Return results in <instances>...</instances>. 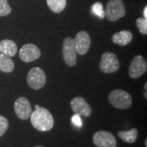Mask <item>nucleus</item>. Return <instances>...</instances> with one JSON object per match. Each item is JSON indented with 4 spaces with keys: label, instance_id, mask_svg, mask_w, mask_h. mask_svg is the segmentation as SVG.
Returning <instances> with one entry per match:
<instances>
[{
    "label": "nucleus",
    "instance_id": "obj_20",
    "mask_svg": "<svg viewBox=\"0 0 147 147\" xmlns=\"http://www.w3.org/2000/svg\"><path fill=\"white\" fill-rule=\"evenodd\" d=\"M11 12V8L7 0H0V16H5Z\"/></svg>",
    "mask_w": 147,
    "mask_h": 147
},
{
    "label": "nucleus",
    "instance_id": "obj_21",
    "mask_svg": "<svg viewBox=\"0 0 147 147\" xmlns=\"http://www.w3.org/2000/svg\"><path fill=\"white\" fill-rule=\"evenodd\" d=\"M8 126H9L8 120L4 116L0 115V137L5 133L8 128Z\"/></svg>",
    "mask_w": 147,
    "mask_h": 147
},
{
    "label": "nucleus",
    "instance_id": "obj_24",
    "mask_svg": "<svg viewBox=\"0 0 147 147\" xmlns=\"http://www.w3.org/2000/svg\"><path fill=\"white\" fill-rule=\"evenodd\" d=\"M145 146L147 147V139H146V140H145Z\"/></svg>",
    "mask_w": 147,
    "mask_h": 147
},
{
    "label": "nucleus",
    "instance_id": "obj_15",
    "mask_svg": "<svg viewBox=\"0 0 147 147\" xmlns=\"http://www.w3.org/2000/svg\"><path fill=\"white\" fill-rule=\"evenodd\" d=\"M138 136V130L133 127L128 131H119L118 132V137L127 143H134L137 141Z\"/></svg>",
    "mask_w": 147,
    "mask_h": 147
},
{
    "label": "nucleus",
    "instance_id": "obj_7",
    "mask_svg": "<svg viewBox=\"0 0 147 147\" xmlns=\"http://www.w3.org/2000/svg\"><path fill=\"white\" fill-rule=\"evenodd\" d=\"M92 141L96 147H116L117 142L115 136L107 131H98L95 132Z\"/></svg>",
    "mask_w": 147,
    "mask_h": 147
},
{
    "label": "nucleus",
    "instance_id": "obj_3",
    "mask_svg": "<svg viewBox=\"0 0 147 147\" xmlns=\"http://www.w3.org/2000/svg\"><path fill=\"white\" fill-rule=\"evenodd\" d=\"M125 12L123 0H110L105 7V15L110 21H116L125 16Z\"/></svg>",
    "mask_w": 147,
    "mask_h": 147
},
{
    "label": "nucleus",
    "instance_id": "obj_10",
    "mask_svg": "<svg viewBox=\"0 0 147 147\" xmlns=\"http://www.w3.org/2000/svg\"><path fill=\"white\" fill-rule=\"evenodd\" d=\"M19 56L24 62H32L40 57L41 52L36 45L33 43H26L21 48Z\"/></svg>",
    "mask_w": 147,
    "mask_h": 147
},
{
    "label": "nucleus",
    "instance_id": "obj_4",
    "mask_svg": "<svg viewBox=\"0 0 147 147\" xmlns=\"http://www.w3.org/2000/svg\"><path fill=\"white\" fill-rule=\"evenodd\" d=\"M46 80L45 72L39 67L32 68L27 75V83L31 88L34 90L42 88L46 84Z\"/></svg>",
    "mask_w": 147,
    "mask_h": 147
},
{
    "label": "nucleus",
    "instance_id": "obj_1",
    "mask_svg": "<svg viewBox=\"0 0 147 147\" xmlns=\"http://www.w3.org/2000/svg\"><path fill=\"white\" fill-rule=\"evenodd\" d=\"M30 122L33 127L40 131H50L54 126V119L50 111L46 108L35 105V110L32 111Z\"/></svg>",
    "mask_w": 147,
    "mask_h": 147
},
{
    "label": "nucleus",
    "instance_id": "obj_14",
    "mask_svg": "<svg viewBox=\"0 0 147 147\" xmlns=\"http://www.w3.org/2000/svg\"><path fill=\"white\" fill-rule=\"evenodd\" d=\"M132 40V34L129 30H122L112 36V42L120 46H125Z\"/></svg>",
    "mask_w": 147,
    "mask_h": 147
},
{
    "label": "nucleus",
    "instance_id": "obj_16",
    "mask_svg": "<svg viewBox=\"0 0 147 147\" xmlns=\"http://www.w3.org/2000/svg\"><path fill=\"white\" fill-rule=\"evenodd\" d=\"M15 68V65L11 57L0 53V70L4 73H11Z\"/></svg>",
    "mask_w": 147,
    "mask_h": 147
},
{
    "label": "nucleus",
    "instance_id": "obj_6",
    "mask_svg": "<svg viewBox=\"0 0 147 147\" xmlns=\"http://www.w3.org/2000/svg\"><path fill=\"white\" fill-rule=\"evenodd\" d=\"M62 55L65 64L68 66H74L77 63V52L74 46V39L71 37H67L64 39Z\"/></svg>",
    "mask_w": 147,
    "mask_h": 147
},
{
    "label": "nucleus",
    "instance_id": "obj_9",
    "mask_svg": "<svg viewBox=\"0 0 147 147\" xmlns=\"http://www.w3.org/2000/svg\"><path fill=\"white\" fill-rule=\"evenodd\" d=\"M14 110L16 117L21 120L28 119L32 113V107L30 101L26 97L17 98L14 104Z\"/></svg>",
    "mask_w": 147,
    "mask_h": 147
},
{
    "label": "nucleus",
    "instance_id": "obj_8",
    "mask_svg": "<svg viewBox=\"0 0 147 147\" xmlns=\"http://www.w3.org/2000/svg\"><path fill=\"white\" fill-rule=\"evenodd\" d=\"M146 70L147 63L146 60L143 57L138 55L132 59L129 66L128 74L131 79H138L146 73Z\"/></svg>",
    "mask_w": 147,
    "mask_h": 147
},
{
    "label": "nucleus",
    "instance_id": "obj_22",
    "mask_svg": "<svg viewBox=\"0 0 147 147\" xmlns=\"http://www.w3.org/2000/svg\"><path fill=\"white\" fill-rule=\"evenodd\" d=\"M71 122L73 123L75 126L79 127H82V125H83V123H82V119L80 118V115H77V114H75L74 115L71 117Z\"/></svg>",
    "mask_w": 147,
    "mask_h": 147
},
{
    "label": "nucleus",
    "instance_id": "obj_17",
    "mask_svg": "<svg viewBox=\"0 0 147 147\" xmlns=\"http://www.w3.org/2000/svg\"><path fill=\"white\" fill-rule=\"evenodd\" d=\"M47 4L52 11L60 13L65 8L66 0H47Z\"/></svg>",
    "mask_w": 147,
    "mask_h": 147
},
{
    "label": "nucleus",
    "instance_id": "obj_12",
    "mask_svg": "<svg viewBox=\"0 0 147 147\" xmlns=\"http://www.w3.org/2000/svg\"><path fill=\"white\" fill-rule=\"evenodd\" d=\"M70 105L74 114L84 117H89L92 115L91 106L83 97L80 96L74 97L70 101Z\"/></svg>",
    "mask_w": 147,
    "mask_h": 147
},
{
    "label": "nucleus",
    "instance_id": "obj_19",
    "mask_svg": "<svg viewBox=\"0 0 147 147\" xmlns=\"http://www.w3.org/2000/svg\"><path fill=\"white\" fill-rule=\"evenodd\" d=\"M92 11L94 13L96 16L100 17L101 19H103L105 17V11L103 9V5L101 3H95L94 4L92 7Z\"/></svg>",
    "mask_w": 147,
    "mask_h": 147
},
{
    "label": "nucleus",
    "instance_id": "obj_18",
    "mask_svg": "<svg viewBox=\"0 0 147 147\" xmlns=\"http://www.w3.org/2000/svg\"><path fill=\"white\" fill-rule=\"evenodd\" d=\"M136 25L142 34H147V19L144 17H139L136 21Z\"/></svg>",
    "mask_w": 147,
    "mask_h": 147
},
{
    "label": "nucleus",
    "instance_id": "obj_13",
    "mask_svg": "<svg viewBox=\"0 0 147 147\" xmlns=\"http://www.w3.org/2000/svg\"><path fill=\"white\" fill-rule=\"evenodd\" d=\"M17 53V45L14 41L10 39H4L0 42V53L11 57L16 56Z\"/></svg>",
    "mask_w": 147,
    "mask_h": 147
},
{
    "label": "nucleus",
    "instance_id": "obj_5",
    "mask_svg": "<svg viewBox=\"0 0 147 147\" xmlns=\"http://www.w3.org/2000/svg\"><path fill=\"white\" fill-rule=\"evenodd\" d=\"M99 67L100 70L105 74H111L118 71L119 69V62L115 54L110 52L103 53Z\"/></svg>",
    "mask_w": 147,
    "mask_h": 147
},
{
    "label": "nucleus",
    "instance_id": "obj_11",
    "mask_svg": "<svg viewBox=\"0 0 147 147\" xmlns=\"http://www.w3.org/2000/svg\"><path fill=\"white\" fill-rule=\"evenodd\" d=\"M76 52L79 55H85L91 46V38L86 31H79L74 39Z\"/></svg>",
    "mask_w": 147,
    "mask_h": 147
},
{
    "label": "nucleus",
    "instance_id": "obj_25",
    "mask_svg": "<svg viewBox=\"0 0 147 147\" xmlns=\"http://www.w3.org/2000/svg\"><path fill=\"white\" fill-rule=\"evenodd\" d=\"M34 147H44V146H34Z\"/></svg>",
    "mask_w": 147,
    "mask_h": 147
},
{
    "label": "nucleus",
    "instance_id": "obj_2",
    "mask_svg": "<svg viewBox=\"0 0 147 147\" xmlns=\"http://www.w3.org/2000/svg\"><path fill=\"white\" fill-rule=\"evenodd\" d=\"M108 100L117 109L126 110L130 108L132 103L131 95L123 90H114L108 96Z\"/></svg>",
    "mask_w": 147,
    "mask_h": 147
},
{
    "label": "nucleus",
    "instance_id": "obj_23",
    "mask_svg": "<svg viewBox=\"0 0 147 147\" xmlns=\"http://www.w3.org/2000/svg\"><path fill=\"white\" fill-rule=\"evenodd\" d=\"M143 15H144V18L147 19V7H146L144 8V11H143Z\"/></svg>",
    "mask_w": 147,
    "mask_h": 147
}]
</instances>
